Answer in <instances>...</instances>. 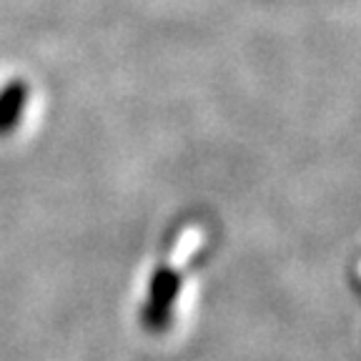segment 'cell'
<instances>
[{
	"mask_svg": "<svg viewBox=\"0 0 361 361\" xmlns=\"http://www.w3.org/2000/svg\"><path fill=\"white\" fill-rule=\"evenodd\" d=\"M180 288V276L169 266H158L148 286V301L143 309V326L148 331H164L171 324L176 296Z\"/></svg>",
	"mask_w": 361,
	"mask_h": 361,
	"instance_id": "obj_1",
	"label": "cell"
},
{
	"mask_svg": "<svg viewBox=\"0 0 361 361\" xmlns=\"http://www.w3.org/2000/svg\"><path fill=\"white\" fill-rule=\"evenodd\" d=\"M28 83L23 78L11 80L0 88V135H11L20 126L23 113L28 106Z\"/></svg>",
	"mask_w": 361,
	"mask_h": 361,
	"instance_id": "obj_2",
	"label": "cell"
}]
</instances>
